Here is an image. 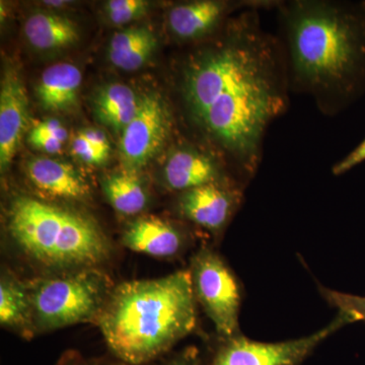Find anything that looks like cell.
Listing matches in <instances>:
<instances>
[{"mask_svg": "<svg viewBox=\"0 0 365 365\" xmlns=\"http://www.w3.org/2000/svg\"><path fill=\"white\" fill-rule=\"evenodd\" d=\"M180 91L190 123L247 186L292 93L283 46L263 28L258 9L237 14L220 37L186 57Z\"/></svg>", "mask_w": 365, "mask_h": 365, "instance_id": "1", "label": "cell"}, {"mask_svg": "<svg viewBox=\"0 0 365 365\" xmlns=\"http://www.w3.org/2000/svg\"><path fill=\"white\" fill-rule=\"evenodd\" d=\"M276 9L292 93L336 116L365 93V7L337 0L279 1Z\"/></svg>", "mask_w": 365, "mask_h": 365, "instance_id": "2", "label": "cell"}, {"mask_svg": "<svg viewBox=\"0 0 365 365\" xmlns=\"http://www.w3.org/2000/svg\"><path fill=\"white\" fill-rule=\"evenodd\" d=\"M188 270L114 288L98 322L108 347L125 364H148L188 336L197 323Z\"/></svg>", "mask_w": 365, "mask_h": 365, "instance_id": "3", "label": "cell"}, {"mask_svg": "<svg viewBox=\"0 0 365 365\" xmlns=\"http://www.w3.org/2000/svg\"><path fill=\"white\" fill-rule=\"evenodd\" d=\"M6 227L21 253L47 268H91L109 258V242L93 220L33 197L13 199Z\"/></svg>", "mask_w": 365, "mask_h": 365, "instance_id": "4", "label": "cell"}, {"mask_svg": "<svg viewBox=\"0 0 365 365\" xmlns=\"http://www.w3.org/2000/svg\"><path fill=\"white\" fill-rule=\"evenodd\" d=\"M26 288L34 330L40 331L98 321L114 289L109 276L96 267L38 278Z\"/></svg>", "mask_w": 365, "mask_h": 365, "instance_id": "5", "label": "cell"}, {"mask_svg": "<svg viewBox=\"0 0 365 365\" xmlns=\"http://www.w3.org/2000/svg\"><path fill=\"white\" fill-rule=\"evenodd\" d=\"M194 294L222 339L239 335L242 295L239 283L215 252L202 249L192 259Z\"/></svg>", "mask_w": 365, "mask_h": 365, "instance_id": "6", "label": "cell"}, {"mask_svg": "<svg viewBox=\"0 0 365 365\" xmlns=\"http://www.w3.org/2000/svg\"><path fill=\"white\" fill-rule=\"evenodd\" d=\"M346 325L347 319L338 313L325 328L300 339L262 343L239 334L222 339L209 365H300L319 344Z\"/></svg>", "mask_w": 365, "mask_h": 365, "instance_id": "7", "label": "cell"}, {"mask_svg": "<svg viewBox=\"0 0 365 365\" xmlns=\"http://www.w3.org/2000/svg\"><path fill=\"white\" fill-rule=\"evenodd\" d=\"M170 128L172 117L165 101L155 93L140 98L135 117L120 138V153L129 170L140 169L163 150Z\"/></svg>", "mask_w": 365, "mask_h": 365, "instance_id": "8", "label": "cell"}, {"mask_svg": "<svg viewBox=\"0 0 365 365\" xmlns=\"http://www.w3.org/2000/svg\"><path fill=\"white\" fill-rule=\"evenodd\" d=\"M279 1L276 0H240V1H218V0H196L182 2L170 9L168 24L170 32L178 40L197 42L209 39L220 30L227 14L247 9H276Z\"/></svg>", "mask_w": 365, "mask_h": 365, "instance_id": "9", "label": "cell"}, {"mask_svg": "<svg viewBox=\"0 0 365 365\" xmlns=\"http://www.w3.org/2000/svg\"><path fill=\"white\" fill-rule=\"evenodd\" d=\"M245 186L240 184H209L182 192L178 201L185 220L220 234L241 206Z\"/></svg>", "mask_w": 365, "mask_h": 365, "instance_id": "10", "label": "cell"}, {"mask_svg": "<svg viewBox=\"0 0 365 365\" xmlns=\"http://www.w3.org/2000/svg\"><path fill=\"white\" fill-rule=\"evenodd\" d=\"M165 185L174 191L185 192L209 184H240L237 178L225 170L217 153L192 145H182L170 153L165 168Z\"/></svg>", "mask_w": 365, "mask_h": 365, "instance_id": "11", "label": "cell"}, {"mask_svg": "<svg viewBox=\"0 0 365 365\" xmlns=\"http://www.w3.org/2000/svg\"><path fill=\"white\" fill-rule=\"evenodd\" d=\"M29 122V98L23 79L11 67L0 86V168L6 172L20 146Z\"/></svg>", "mask_w": 365, "mask_h": 365, "instance_id": "12", "label": "cell"}, {"mask_svg": "<svg viewBox=\"0 0 365 365\" xmlns=\"http://www.w3.org/2000/svg\"><path fill=\"white\" fill-rule=\"evenodd\" d=\"M122 242L125 247L137 253L170 258L181 253L185 237L181 230L167 220L148 216L132 222L125 230Z\"/></svg>", "mask_w": 365, "mask_h": 365, "instance_id": "13", "label": "cell"}, {"mask_svg": "<svg viewBox=\"0 0 365 365\" xmlns=\"http://www.w3.org/2000/svg\"><path fill=\"white\" fill-rule=\"evenodd\" d=\"M26 175L36 189L53 198L85 200L90 187L78 172L68 163L36 158L26 163Z\"/></svg>", "mask_w": 365, "mask_h": 365, "instance_id": "14", "label": "cell"}, {"mask_svg": "<svg viewBox=\"0 0 365 365\" xmlns=\"http://www.w3.org/2000/svg\"><path fill=\"white\" fill-rule=\"evenodd\" d=\"M83 76L78 66L57 63L41 74L36 93L46 111H71L78 104Z\"/></svg>", "mask_w": 365, "mask_h": 365, "instance_id": "15", "label": "cell"}, {"mask_svg": "<svg viewBox=\"0 0 365 365\" xmlns=\"http://www.w3.org/2000/svg\"><path fill=\"white\" fill-rule=\"evenodd\" d=\"M93 114L101 124L121 134L138 111L140 98L123 83H110L93 98Z\"/></svg>", "mask_w": 365, "mask_h": 365, "instance_id": "16", "label": "cell"}, {"mask_svg": "<svg viewBox=\"0 0 365 365\" xmlns=\"http://www.w3.org/2000/svg\"><path fill=\"white\" fill-rule=\"evenodd\" d=\"M24 33L30 44L42 51L63 49L79 39L78 26L71 19L45 11L29 16Z\"/></svg>", "mask_w": 365, "mask_h": 365, "instance_id": "17", "label": "cell"}, {"mask_svg": "<svg viewBox=\"0 0 365 365\" xmlns=\"http://www.w3.org/2000/svg\"><path fill=\"white\" fill-rule=\"evenodd\" d=\"M155 46L157 40L148 29H127L114 34L108 54L113 66L124 71H135L150 58Z\"/></svg>", "mask_w": 365, "mask_h": 365, "instance_id": "18", "label": "cell"}, {"mask_svg": "<svg viewBox=\"0 0 365 365\" xmlns=\"http://www.w3.org/2000/svg\"><path fill=\"white\" fill-rule=\"evenodd\" d=\"M0 323L25 337L35 331L28 288L13 276L2 275L0 282Z\"/></svg>", "mask_w": 365, "mask_h": 365, "instance_id": "19", "label": "cell"}, {"mask_svg": "<svg viewBox=\"0 0 365 365\" xmlns=\"http://www.w3.org/2000/svg\"><path fill=\"white\" fill-rule=\"evenodd\" d=\"M103 189L113 208L121 215H138L148 203L143 182L132 170L113 173L106 177Z\"/></svg>", "mask_w": 365, "mask_h": 365, "instance_id": "20", "label": "cell"}, {"mask_svg": "<svg viewBox=\"0 0 365 365\" xmlns=\"http://www.w3.org/2000/svg\"><path fill=\"white\" fill-rule=\"evenodd\" d=\"M322 294L329 304L337 307L339 314L345 317L348 324L365 323V297L321 288Z\"/></svg>", "mask_w": 365, "mask_h": 365, "instance_id": "21", "label": "cell"}, {"mask_svg": "<svg viewBox=\"0 0 365 365\" xmlns=\"http://www.w3.org/2000/svg\"><path fill=\"white\" fill-rule=\"evenodd\" d=\"M150 2L144 0H110L106 4V11L111 23L121 26L143 16Z\"/></svg>", "mask_w": 365, "mask_h": 365, "instance_id": "22", "label": "cell"}, {"mask_svg": "<svg viewBox=\"0 0 365 365\" xmlns=\"http://www.w3.org/2000/svg\"><path fill=\"white\" fill-rule=\"evenodd\" d=\"M71 148L73 155L88 165H102L106 162L105 158L78 133L72 140Z\"/></svg>", "mask_w": 365, "mask_h": 365, "instance_id": "23", "label": "cell"}, {"mask_svg": "<svg viewBox=\"0 0 365 365\" xmlns=\"http://www.w3.org/2000/svg\"><path fill=\"white\" fill-rule=\"evenodd\" d=\"M365 162V137L356 146L353 148L347 155H345L342 160L335 163L332 168L334 176H342L346 173L349 172L360 163Z\"/></svg>", "mask_w": 365, "mask_h": 365, "instance_id": "24", "label": "cell"}, {"mask_svg": "<svg viewBox=\"0 0 365 365\" xmlns=\"http://www.w3.org/2000/svg\"><path fill=\"white\" fill-rule=\"evenodd\" d=\"M29 135L40 136V137H51L56 138L62 143H66L67 136V130L64 128L63 125L60 123L58 120L49 119L46 121L37 122L30 131Z\"/></svg>", "mask_w": 365, "mask_h": 365, "instance_id": "25", "label": "cell"}, {"mask_svg": "<svg viewBox=\"0 0 365 365\" xmlns=\"http://www.w3.org/2000/svg\"><path fill=\"white\" fill-rule=\"evenodd\" d=\"M78 134L83 136L98 151V155H102L105 160H107L108 155H109L110 145L104 132L98 130V129L88 128L79 131Z\"/></svg>", "mask_w": 365, "mask_h": 365, "instance_id": "26", "label": "cell"}, {"mask_svg": "<svg viewBox=\"0 0 365 365\" xmlns=\"http://www.w3.org/2000/svg\"><path fill=\"white\" fill-rule=\"evenodd\" d=\"M29 143L38 150L48 153H58L63 148V143L51 137H40L29 135Z\"/></svg>", "mask_w": 365, "mask_h": 365, "instance_id": "27", "label": "cell"}, {"mask_svg": "<svg viewBox=\"0 0 365 365\" xmlns=\"http://www.w3.org/2000/svg\"><path fill=\"white\" fill-rule=\"evenodd\" d=\"M163 365H200L199 351L194 347L187 348Z\"/></svg>", "mask_w": 365, "mask_h": 365, "instance_id": "28", "label": "cell"}, {"mask_svg": "<svg viewBox=\"0 0 365 365\" xmlns=\"http://www.w3.org/2000/svg\"><path fill=\"white\" fill-rule=\"evenodd\" d=\"M62 365H96V364H86V362L83 361H78V359L72 360L71 362H67V364H64Z\"/></svg>", "mask_w": 365, "mask_h": 365, "instance_id": "29", "label": "cell"}, {"mask_svg": "<svg viewBox=\"0 0 365 365\" xmlns=\"http://www.w3.org/2000/svg\"><path fill=\"white\" fill-rule=\"evenodd\" d=\"M63 4H66L64 1H45V4H47V6H63Z\"/></svg>", "mask_w": 365, "mask_h": 365, "instance_id": "30", "label": "cell"}, {"mask_svg": "<svg viewBox=\"0 0 365 365\" xmlns=\"http://www.w3.org/2000/svg\"><path fill=\"white\" fill-rule=\"evenodd\" d=\"M362 2V4H364V6L365 7V0L364 1H361Z\"/></svg>", "mask_w": 365, "mask_h": 365, "instance_id": "31", "label": "cell"}]
</instances>
